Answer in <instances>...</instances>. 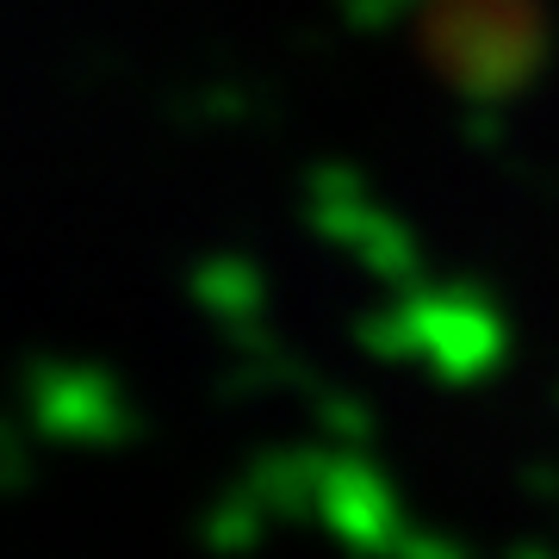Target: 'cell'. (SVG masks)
Wrapping results in <instances>:
<instances>
[{
  "mask_svg": "<svg viewBox=\"0 0 559 559\" xmlns=\"http://www.w3.org/2000/svg\"><path fill=\"white\" fill-rule=\"evenodd\" d=\"M423 50L448 87L473 100H503L540 69L547 20L535 0H436L423 20Z\"/></svg>",
  "mask_w": 559,
  "mask_h": 559,
  "instance_id": "obj_1",
  "label": "cell"
}]
</instances>
